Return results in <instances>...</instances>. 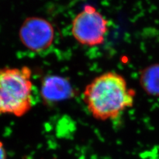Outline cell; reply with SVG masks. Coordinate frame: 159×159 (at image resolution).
I'll return each mask as SVG.
<instances>
[{"label":"cell","mask_w":159,"mask_h":159,"mask_svg":"<svg viewBox=\"0 0 159 159\" xmlns=\"http://www.w3.org/2000/svg\"><path fill=\"white\" fill-rule=\"evenodd\" d=\"M135 92L129 88L125 79L113 72L96 77L86 87L84 101L92 115L99 120L117 117L133 106Z\"/></svg>","instance_id":"cell-1"},{"label":"cell","mask_w":159,"mask_h":159,"mask_svg":"<svg viewBox=\"0 0 159 159\" xmlns=\"http://www.w3.org/2000/svg\"><path fill=\"white\" fill-rule=\"evenodd\" d=\"M32 71L28 66L0 69V116L21 117L33 107Z\"/></svg>","instance_id":"cell-2"},{"label":"cell","mask_w":159,"mask_h":159,"mask_svg":"<svg viewBox=\"0 0 159 159\" xmlns=\"http://www.w3.org/2000/svg\"><path fill=\"white\" fill-rule=\"evenodd\" d=\"M107 23L95 7L88 5L72 21V35L83 45H99L104 41Z\"/></svg>","instance_id":"cell-3"},{"label":"cell","mask_w":159,"mask_h":159,"mask_svg":"<svg viewBox=\"0 0 159 159\" xmlns=\"http://www.w3.org/2000/svg\"><path fill=\"white\" fill-rule=\"evenodd\" d=\"M23 45L33 52H42L52 45L54 31L52 24L45 19L29 17L22 23L19 32Z\"/></svg>","instance_id":"cell-4"},{"label":"cell","mask_w":159,"mask_h":159,"mask_svg":"<svg viewBox=\"0 0 159 159\" xmlns=\"http://www.w3.org/2000/svg\"><path fill=\"white\" fill-rule=\"evenodd\" d=\"M41 93L44 102L54 103L72 98L75 92L67 79L58 76H48L43 80Z\"/></svg>","instance_id":"cell-5"},{"label":"cell","mask_w":159,"mask_h":159,"mask_svg":"<svg viewBox=\"0 0 159 159\" xmlns=\"http://www.w3.org/2000/svg\"><path fill=\"white\" fill-rule=\"evenodd\" d=\"M140 84L148 95L159 97V64H151L143 70Z\"/></svg>","instance_id":"cell-6"},{"label":"cell","mask_w":159,"mask_h":159,"mask_svg":"<svg viewBox=\"0 0 159 159\" xmlns=\"http://www.w3.org/2000/svg\"><path fill=\"white\" fill-rule=\"evenodd\" d=\"M0 159H7V151L3 143L0 140Z\"/></svg>","instance_id":"cell-7"}]
</instances>
